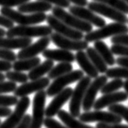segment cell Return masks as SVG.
I'll return each instance as SVG.
<instances>
[{
    "instance_id": "obj_42",
    "label": "cell",
    "mask_w": 128,
    "mask_h": 128,
    "mask_svg": "<svg viewBox=\"0 0 128 128\" xmlns=\"http://www.w3.org/2000/svg\"><path fill=\"white\" fill-rule=\"evenodd\" d=\"M31 119L32 117L30 114H25L24 117L23 118V119L20 121V122L15 128H29L30 123H31Z\"/></svg>"
},
{
    "instance_id": "obj_14",
    "label": "cell",
    "mask_w": 128,
    "mask_h": 128,
    "mask_svg": "<svg viewBox=\"0 0 128 128\" xmlns=\"http://www.w3.org/2000/svg\"><path fill=\"white\" fill-rule=\"evenodd\" d=\"M50 84L48 77H42L35 80H31V82H26L22 85L16 88L14 91V96L17 97L27 96L33 92H38L44 90Z\"/></svg>"
},
{
    "instance_id": "obj_22",
    "label": "cell",
    "mask_w": 128,
    "mask_h": 128,
    "mask_svg": "<svg viewBox=\"0 0 128 128\" xmlns=\"http://www.w3.org/2000/svg\"><path fill=\"white\" fill-rule=\"evenodd\" d=\"M32 44L31 38H0V48L6 50L24 49Z\"/></svg>"
},
{
    "instance_id": "obj_6",
    "label": "cell",
    "mask_w": 128,
    "mask_h": 128,
    "mask_svg": "<svg viewBox=\"0 0 128 128\" xmlns=\"http://www.w3.org/2000/svg\"><path fill=\"white\" fill-rule=\"evenodd\" d=\"M91 78L88 76H84L81 80H79L78 84L73 90L72 95L70 96V100L69 104L70 114L73 117L77 118L80 114V108L82 106V102L84 97L86 90L89 86Z\"/></svg>"
},
{
    "instance_id": "obj_54",
    "label": "cell",
    "mask_w": 128,
    "mask_h": 128,
    "mask_svg": "<svg viewBox=\"0 0 128 128\" xmlns=\"http://www.w3.org/2000/svg\"><path fill=\"white\" fill-rule=\"evenodd\" d=\"M127 23H128V19H127Z\"/></svg>"
},
{
    "instance_id": "obj_39",
    "label": "cell",
    "mask_w": 128,
    "mask_h": 128,
    "mask_svg": "<svg viewBox=\"0 0 128 128\" xmlns=\"http://www.w3.org/2000/svg\"><path fill=\"white\" fill-rule=\"evenodd\" d=\"M110 50L113 53V54H116L122 57H128V46L113 45L111 46Z\"/></svg>"
},
{
    "instance_id": "obj_50",
    "label": "cell",
    "mask_w": 128,
    "mask_h": 128,
    "mask_svg": "<svg viewBox=\"0 0 128 128\" xmlns=\"http://www.w3.org/2000/svg\"><path fill=\"white\" fill-rule=\"evenodd\" d=\"M4 36H6V31L3 28H0V38H3Z\"/></svg>"
},
{
    "instance_id": "obj_25",
    "label": "cell",
    "mask_w": 128,
    "mask_h": 128,
    "mask_svg": "<svg viewBox=\"0 0 128 128\" xmlns=\"http://www.w3.org/2000/svg\"><path fill=\"white\" fill-rule=\"evenodd\" d=\"M53 66H54V61L46 59L45 62L38 64V66L30 70L28 75V79L31 80H35L40 78H42L46 74L50 72V70L53 68Z\"/></svg>"
},
{
    "instance_id": "obj_41",
    "label": "cell",
    "mask_w": 128,
    "mask_h": 128,
    "mask_svg": "<svg viewBox=\"0 0 128 128\" xmlns=\"http://www.w3.org/2000/svg\"><path fill=\"white\" fill-rule=\"evenodd\" d=\"M38 1L46 2L50 4H54L56 6L61 8H70V2L67 0H38Z\"/></svg>"
},
{
    "instance_id": "obj_36",
    "label": "cell",
    "mask_w": 128,
    "mask_h": 128,
    "mask_svg": "<svg viewBox=\"0 0 128 128\" xmlns=\"http://www.w3.org/2000/svg\"><path fill=\"white\" fill-rule=\"evenodd\" d=\"M17 88L16 84L12 81H0V94L12 92Z\"/></svg>"
},
{
    "instance_id": "obj_7",
    "label": "cell",
    "mask_w": 128,
    "mask_h": 128,
    "mask_svg": "<svg viewBox=\"0 0 128 128\" xmlns=\"http://www.w3.org/2000/svg\"><path fill=\"white\" fill-rule=\"evenodd\" d=\"M46 92L44 90L36 93L32 102V115L29 128H42L45 117Z\"/></svg>"
},
{
    "instance_id": "obj_11",
    "label": "cell",
    "mask_w": 128,
    "mask_h": 128,
    "mask_svg": "<svg viewBox=\"0 0 128 128\" xmlns=\"http://www.w3.org/2000/svg\"><path fill=\"white\" fill-rule=\"evenodd\" d=\"M46 21L53 30H54L57 33L65 38L72 40H82L84 36V32L67 26L58 19L54 17L52 14H50L46 16Z\"/></svg>"
},
{
    "instance_id": "obj_24",
    "label": "cell",
    "mask_w": 128,
    "mask_h": 128,
    "mask_svg": "<svg viewBox=\"0 0 128 128\" xmlns=\"http://www.w3.org/2000/svg\"><path fill=\"white\" fill-rule=\"evenodd\" d=\"M94 49L99 54V55L102 57V59L105 61V62L107 65L113 66L116 63L113 53L111 52L110 49L104 42L102 41L94 42Z\"/></svg>"
},
{
    "instance_id": "obj_4",
    "label": "cell",
    "mask_w": 128,
    "mask_h": 128,
    "mask_svg": "<svg viewBox=\"0 0 128 128\" xmlns=\"http://www.w3.org/2000/svg\"><path fill=\"white\" fill-rule=\"evenodd\" d=\"M52 15L61 20L67 26L82 32H90L92 31V25L76 17L74 15L66 12L63 8L54 6L52 8Z\"/></svg>"
},
{
    "instance_id": "obj_19",
    "label": "cell",
    "mask_w": 128,
    "mask_h": 128,
    "mask_svg": "<svg viewBox=\"0 0 128 128\" xmlns=\"http://www.w3.org/2000/svg\"><path fill=\"white\" fill-rule=\"evenodd\" d=\"M42 56L46 59L51 61H57L61 62H70L75 61V54L68 50L62 49L58 50H46L42 53Z\"/></svg>"
},
{
    "instance_id": "obj_15",
    "label": "cell",
    "mask_w": 128,
    "mask_h": 128,
    "mask_svg": "<svg viewBox=\"0 0 128 128\" xmlns=\"http://www.w3.org/2000/svg\"><path fill=\"white\" fill-rule=\"evenodd\" d=\"M69 11L70 14L74 15L76 17L83 20L84 21L90 24L96 26L98 28L106 25V20L99 16L96 15L91 10L85 8L84 6H70Z\"/></svg>"
},
{
    "instance_id": "obj_3",
    "label": "cell",
    "mask_w": 128,
    "mask_h": 128,
    "mask_svg": "<svg viewBox=\"0 0 128 128\" xmlns=\"http://www.w3.org/2000/svg\"><path fill=\"white\" fill-rule=\"evenodd\" d=\"M2 16L8 18L13 23H17L20 25H34L46 20V13H34L24 15L22 12L15 11L12 8H2L0 9Z\"/></svg>"
},
{
    "instance_id": "obj_34",
    "label": "cell",
    "mask_w": 128,
    "mask_h": 128,
    "mask_svg": "<svg viewBox=\"0 0 128 128\" xmlns=\"http://www.w3.org/2000/svg\"><path fill=\"white\" fill-rule=\"evenodd\" d=\"M18 102V97L16 96L2 95L0 94V106L10 107L16 105Z\"/></svg>"
},
{
    "instance_id": "obj_32",
    "label": "cell",
    "mask_w": 128,
    "mask_h": 128,
    "mask_svg": "<svg viewBox=\"0 0 128 128\" xmlns=\"http://www.w3.org/2000/svg\"><path fill=\"white\" fill-rule=\"evenodd\" d=\"M5 77L9 81L20 84H24L28 82V75H26L25 73H23L21 72H16V70H13V72L9 70V72L6 73Z\"/></svg>"
},
{
    "instance_id": "obj_37",
    "label": "cell",
    "mask_w": 128,
    "mask_h": 128,
    "mask_svg": "<svg viewBox=\"0 0 128 128\" xmlns=\"http://www.w3.org/2000/svg\"><path fill=\"white\" fill-rule=\"evenodd\" d=\"M111 43L114 45H120L124 46H128V34L124 33V34H119L112 36L110 40Z\"/></svg>"
},
{
    "instance_id": "obj_48",
    "label": "cell",
    "mask_w": 128,
    "mask_h": 128,
    "mask_svg": "<svg viewBox=\"0 0 128 128\" xmlns=\"http://www.w3.org/2000/svg\"><path fill=\"white\" fill-rule=\"evenodd\" d=\"M67 1L76 4V6H85L88 5V0H67Z\"/></svg>"
},
{
    "instance_id": "obj_17",
    "label": "cell",
    "mask_w": 128,
    "mask_h": 128,
    "mask_svg": "<svg viewBox=\"0 0 128 128\" xmlns=\"http://www.w3.org/2000/svg\"><path fill=\"white\" fill-rule=\"evenodd\" d=\"M50 38L49 36H44L39 39L38 42L33 44H30L25 48L20 50V51L16 55L18 59H25L34 58L39 54L42 53L44 50L47 49V47L50 43Z\"/></svg>"
},
{
    "instance_id": "obj_52",
    "label": "cell",
    "mask_w": 128,
    "mask_h": 128,
    "mask_svg": "<svg viewBox=\"0 0 128 128\" xmlns=\"http://www.w3.org/2000/svg\"><path fill=\"white\" fill-rule=\"evenodd\" d=\"M122 1H124V2H125L126 3V4L128 5V0H122Z\"/></svg>"
},
{
    "instance_id": "obj_46",
    "label": "cell",
    "mask_w": 128,
    "mask_h": 128,
    "mask_svg": "<svg viewBox=\"0 0 128 128\" xmlns=\"http://www.w3.org/2000/svg\"><path fill=\"white\" fill-rule=\"evenodd\" d=\"M115 62L118 66L122 67H125L128 69V57H122L121 56L119 58L115 59Z\"/></svg>"
},
{
    "instance_id": "obj_12",
    "label": "cell",
    "mask_w": 128,
    "mask_h": 128,
    "mask_svg": "<svg viewBox=\"0 0 128 128\" xmlns=\"http://www.w3.org/2000/svg\"><path fill=\"white\" fill-rule=\"evenodd\" d=\"M88 9L92 12L97 13L99 15H102L109 18L112 20H114L117 23L126 24L127 23V17L125 14L121 12L118 10L114 9L111 6H109L104 3L97 2H91L88 3Z\"/></svg>"
},
{
    "instance_id": "obj_8",
    "label": "cell",
    "mask_w": 128,
    "mask_h": 128,
    "mask_svg": "<svg viewBox=\"0 0 128 128\" xmlns=\"http://www.w3.org/2000/svg\"><path fill=\"white\" fill-rule=\"evenodd\" d=\"M80 121L82 122H98L99 123H108V124H116L120 123L122 118L117 114L106 112L102 110H95L93 112H84L82 114H80Z\"/></svg>"
},
{
    "instance_id": "obj_44",
    "label": "cell",
    "mask_w": 128,
    "mask_h": 128,
    "mask_svg": "<svg viewBox=\"0 0 128 128\" xmlns=\"http://www.w3.org/2000/svg\"><path fill=\"white\" fill-rule=\"evenodd\" d=\"M0 26L4 27L6 28H11L12 27H14V23H13L11 20L5 17V16L0 15Z\"/></svg>"
},
{
    "instance_id": "obj_21",
    "label": "cell",
    "mask_w": 128,
    "mask_h": 128,
    "mask_svg": "<svg viewBox=\"0 0 128 128\" xmlns=\"http://www.w3.org/2000/svg\"><path fill=\"white\" fill-rule=\"evenodd\" d=\"M52 5L50 3L43 1L28 2L18 6V12L22 13H44L52 10Z\"/></svg>"
},
{
    "instance_id": "obj_53",
    "label": "cell",
    "mask_w": 128,
    "mask_h": 128,
    "mask_svg": "<svg viewBox=\"0 0 128 128\" xmlns=\"http://www.w3.org/2000/svg\"><path fill=\"white\" fill-rule=\"evenodd\" d=\"M1 122H1V120H0V124H1Z\"/></svg>"
},
{
    "instance_id": "obj_35",
    "label": "cell",
    "mask_w": 128,
    "mask_h": 128,
    "mask_svg": "<svg viewBox=\"0 0 128 128\" xmlns=\"http://www.w3.org/2000/svg\"><path fill=\"white\" fill-rule=\"evenodd\" d=\"M17 57L16 54L11 50H6L0 48V60H4V61H8L12 62H14Z\"/></svg>"
},
{
    "instance_id": "obj_5",
    "label": "cell",
    "mask_w": 128,
    "mask_h": 128,
    "mask_svg": "<svg viewBox=\"0 0 128 128\" xmlns=\"http://www.w3.org/2000/svg\"><path fill=\"white\" fill-rule=\"evenodd\" d=\"M84 77V72L81 70H72L69 73L61 76L54 80L48 86L46 90V95L51 97L56 96L58 92L62 91L65 88L70 84H73L76 81H79Z\"/></svg>"
},
{
    "instance_id": "obj_1",
    "label": "cell",
    "mask_w": 128,
    "mask_h": 128,
    "mask_svg": "<svg viewBox=\"0 0 128 128\" xmlns=\"http://www.w3.org/2000/svg\"><path fill=\"white\" fill-rule=\"evenodd\" d=\"M53 29L46 25H20L14 26L6 32L8 38H44L51 35Z\"/></svg>"
},
{
    "instance_id": "obj_33",
    "label": "cell",
    "mask_w": 128,
    "mask_h": 128,
    "mask_svg": "<svg viewBox=\"0 0 128 128\" xmlns=\"http://www.w3.org/2000/svg\"><path fill=\"white\" fill-rule=\"evenodd\" d=\"M108 109H109V112L114 113L120 116L128 122V108L126 106L120 105V104H114V105L109 106Z\"/></svg>"
},
{
    "instance_id": "obj_27",
    "label": "cell",
    "mask_w": 128,
    "mask_h": 128,
    "mask_svg": "<svg viewBox=\"0 0 128 128\" xmlns=\"http://www.w3.org/2000/svg\"><path fill=\"white\" fill-rule=\"evenodd\" d=\"M41 63V58L38 57H34L31 58L19 59L12 64V68L16 72H26V70H31L38 64Z\"/></svg>"
},
{
    "instance_id": "obj_38",
    "label": "cell",
    "mask_w": 128,
    "mask_h": 128,
    "mask_svg": "<svg viewBox=\"0 0 128 128\" xmlns=\"http://www.w3.org/2000/svg\"><path fill=\"white\" fill-rule=\"evenodd\" d=\"M30 0H0V6L3 8H12L13 6H19L29 2Z\"/></svg>"
},
{
    "instance_id": "obj_51",
    "label": "cell",
    "mask_w": 128,
    "mask_h": 128,
    "mask_svg": "<svg viewBox=\"0 0 128 128\" xmlns=\"http://www.w3.org/2000/svg\"><path fill=\"white\" fill-rule=\"evenodd\" d=\"M6 79L5 75H3L2 72H0V81H4Z\"/></svg>"
},
{
    "instance_id": "obj_40",
    "label": "cell",
    "mask_w": 128,
    "mask_h": 128,
    "mask_svg": "<svg viewBox=\"0 0 128 128\" xmlns=\"http://www.w3.org/2000/svg\"><path fill=\"white\" fill-rule=\"evenodd\" d=\"M44 126L46 128H68L66 126H63L57 120L54 119L53 118H46L44 119Z\"/></svg>"
},
{
    "instance_id": "obj_16",
    "label": "cell",
    "mask_w": 128,
    "mask_h": 128,
    "mask_svg": "<svg viewBox=\"0 0 128 128\" xmlns=\"http://www.w3.org/2000/svg\"><path fill=\"white\" fill-rule=\"evenodd\" d=\"M73 89L72 88H65L62 91L55 96L53 100L49 104L45 111V115L47 118H53L57 115L58 111L61 110L63 105L68 102L72 95Z\"/></svg>"
},
{
    "instance_id": "obj_18",
    "label": "cell",
    "mask_w": 128,
    "mask_h": 128,
    "mask_svg": "<svg viewBox=\"0 0 128 128\" xmlns=\"http://www.w3.org/2000/svg\"><path fill=\"white\" fill-rule=\"evenodd\" d=\"M127 99L128 95L125 92H114L112 93L104 94L102 96L96 100L92 108H94L95 110H100L107 106L125 102Z\"/></svg>"
},
{
    "instance_id": "obj_45",
    "label": "cell",
    "mask_w": 128,
    "mask_h": 128,
    "mask_svg": "<svg viewBox=\"0 0 128 128\" xmlns=\"http://www.w3.org/2000/svg\"><path fill=\"white\" fill-rule=\"evenodd\" d=\"M12 68V62L4 61V60H0V72H8Z\"/></svg>"
},
{
    "instance_id": "obj_49",
    "label": "cell",
    "mask_w": 128,
    "mask_h": 128,
    "mask_svg": "<svg viewBox=\"0 0 128 128\" xmlns=\"http://www.w3.org/2000/svg\"><path fill=\"white\" fill-rule=\"evenodd\" d=\"M124 89H125V92L128 95V80H126L125 82H123V86Z\"/></svg>"
},
{
    "instance_id": "obj_31",
    "label": "cell",
    "mask_w": 128,
    "mask_h": 128,
    "mask_svg": "<svg viewBox=\"0 0 128 128\" xmlns=\"http://www.w3.org/2000/svg\"><path fill=\"white\" fill-rule=\"evenodd\" d=\"M122 86H123V81L122 80V79H114L112 81L106 83L100 91L102 94L112 93L116 92V91H118L120 88H122Z\"/></svg>"
},
{
    "instance_id": "obj_43",
    "label": "cell",
    "mask_w": 128,
    "mask_h": 128,
    "mask_svg": "<svg viewBox=\"0 0 128 128\" xmlns=\"http://www.w3.org/2000/svg\"><path fill=\"white\" fill-rule=\"evenodd\" d=\"M96 128H128L127 125H122L120 123L116 124H108V123H97Z\"/></svg>"
},
{
    "instance_id": "obj_10",
    "label": "cell",
    "mask_w": 128,
    "mask_h": 128,
    "mask_svg": "<svg viewBox=\"0 0 128 128\" xmlns=\"http://www.w3.org/2000/svg\"><path fill=\"white\" fill-rule=\"evenodd\" d=\"M108 78L106 76H97L92 82L90 83L89 86L86 90L84 97L82 107L83 110L88 112L93 107L94 103L96 102V94L102 89V88L107 83Z\"/></svg>"
},
{
    "instance_id": "obj_9",
    "label": "cell",
    "mask_w": 128,
    "mask_h": 128,
    "mask_svg": "<svg viewBox=\"0 0 128 128\" xmlns=\"http://www.w3.org/2000/svg\"><path fill=\"white\" fill-rule=\"evenodd\" d=\"M30 106V98L23 96L18 100L15 110L6 118L4 122H1L0 128H15L24 117L26 111Z\"/></svg>"
},
{
    "instance_id": "obj_28",
    "label": "cell",
    "mask_w": 128,
    "mask_h": 128,
    "mask_svg": "<svg viewBox=\"0 0 128 128\" xmlns=\"http://www.w3.org/2000/svg\"><path fill=\"white\" fill-rule=\"evenodd\" d=\"M73 66L70 62H60L50 70L48 73V78L50 80H54L58 77L65 75L66 73L72 72Z\"/></svg>"
},
{
    "instance_id": "obj_29",
    "label": "cell",
    "mask_w": 128,
    "mask_h": 128,
    "mask_svg": "<svg viewBox=\"0 0 128 128\" xmlns=\"http://www.w3.org/2000/svg\"><path fill=\"white\" fill-rule=\"evenodd\" d=\"M94 2L104 3V4L122 12L123 14H128V5L122 0H94Z\"/></svg>"
},
{
    "instance_id": "obj_13",
    "label": "cell",
    "mask_w": 128,
    "mask_h": 128,
    "mask_svg": "<svg viewBox=\"0 0 128 128\" xmlns=\"http://www.w3.org/2000/svg\"><path fill=\"white\" fill-rule=\"evenodd\" d=\"M50 40L57 47L68 50V51H72V50L80 51V50H86L88 47V42H87L84 40H72L65 38L57 32L51 33Z\"/></svg>"
},
{
    "instance_id": "obj_2",
    "label": "cell",
    "mask_w": 128,
    "mask_h": 128,
    "mask_svg": "<svg viewBox=\"0 0 128 128\" xmlns=\"http://www.w3.org/2000/svg\"><path fill=\"white\" fill-rule=\"evenodd\" d=\"M128 32V26L126 24L121 23H111L105 25L95 31H91L88 32L84 36V41L87 42H93L96 41H102L110 36H114L119 34H124Z\"/></svg>"
},
{
    "instance_id": "obj_23",
    "label": "cell",
    "mask_w": 128,
    "mask_h": 128,
    "mask_svg": "<svg viewBox=\"0 0 128 128\" xmlns=\"http://www.w3.org/2000/svg\"><path fill=\"white\" fill-rule=\"evenodd\" d=\"M57 115H58V118L63 122L64 125L68 128H96L87 125L80 120H77L70 113H67L66 111L63 110H60L57 114Z\"/></svg>"
},
{
    "instance_id": "obj_20",
    "label": "cell",
    "mask_w": 128,
    "mask_h": 128,
    "mask_svg": "<svg viewBox=\"0 0 128 128\" xmlns=\"http://www.w3.org/2000/svg\"><path fill=\"white\" fill-rule=\"evenodd\" d=\"M75 59L76 60L77 63L79 64L80 68L82 69L83 72H85L87 74V76L94 79L98 76L99 72H97L96 67L90 61L86 53L84 52V50L77 51L76 54L75 55Z\"/></svg>"
},
{
    "instance_id": "obj_47",
    "label": "cell",
    "mask_w": 128,
    "mask_h": 128,
    "mask_svg": "<svg viewBox=\"0 0 128 128\" xmlns=\"http://www.w3.org/2000/svg\"><path fill=\"white\" fill-rule=\"evenodd\" d=\"M12 114V110L9 107L0 106V118L8 117Z\"/></svg>"
},
{
    "instance_id": "obj_26",
    "label": "cell",
    "mask_w": 128,
    "mask_h": 128,
    "mask_svg": "<svg viewBox=\"0 0 128 128\" xmlns=\"http://www.w3.org/2000/svg\"><path fill=\"white\" fill-rule=\"evenodd\" d=\"M86 54L88 57L90 61L92 62L93 66L96 67L99 73H106L108 70V65L99 55V54L96 51V50L92 47H88L86 49Z\"/></svg>"
},
{
    "instance_id": "obj_30",
    "label": "cell",
    "mask_w": 128,
    "mask_h": 128,
    "mask_svg": "<svg viewBox=\"0 0 128 128\" xmlns=\"http://www.w3.org/2000/svg\"><path fill=\"white\" fill-rule=\"evenodd\" d=\"M106 76L111 79H126L128 80V69L125 67H113L106 70Z\"/></svg>"
}]
</instances>
